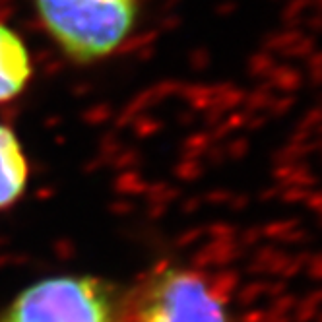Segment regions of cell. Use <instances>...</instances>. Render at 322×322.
<instances>
[{"instance_id":"4","label":"cell","mask_w":322,"mask_h":322,"mask_svg":"<svg viewBox=\"0 0 322 322\" xmlns=\"http://www.w3.org/2000/svg\"><path fill=\"white\" fill-rule=\"evenodd\" d=\"M31 78L29 52L20 35L0 24V103L24 91Z\"/></svg>"},{"instance_id":"1","label":"cell","mask_w":322,"mask_h":322,"mask_svg":"<svg viewBox=\"0 0 322 322\" xmlns=\"http://www.w3.org/2000/svg\"><path fill=\"white\" fill-rule=\"evenodd\" d=\"M41 24L72 61L113 55L132 33L138 0H33Z\"/></svg>"},{"instance_id":"3","label":"cell","mask_w":322,"mask_h":322,"mask_svg":"<svg viewBox=\"0 0 322 322\" xmlns=\"http://www.w3.org/2000/svg\"><path fill=\"white\" fill-rule=\"evenodd\" d=\"M111 289L91 276H57L29 285L0 322H115Z\"/></svg>"},{"instance_id":"5","label":"cell","mask_w":322,"mask_h":322,"mask_svg":"<svg viewBox=\"0 0 322 322\" xmlns=\"http://www.w3.org/2000/svg\"><path fill=\"white\" fill-rule=\"evenodd\" d=\"M27 185V159L20 140L0 124V210L12 206Z\"/></svg>"},{"instance_id":"2","label":"cell","mask_w":322,"mask_h":322,"mask_svg":"<svg viewBox=\"0 0 322 322\" xmlns=\"http://www.w3.org/2000/svg\"><path fill=\"white\" fill-rule=\"evenodd\" d=\"M134 322H235V316L229 299L208 276L167 266L140 289Z\"/></svg>"}]
</instances>
